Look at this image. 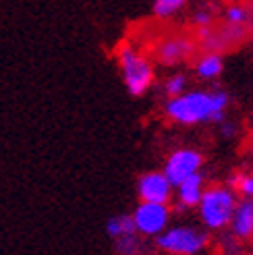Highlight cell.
<instances>
[{"instance_id":"1","label":"cell","mask_w":253,"mask_h":255,"mask_svg":"<svg viewBox=\"0 0 253 255\" xmlns=\"http://www.w3.org/2000/svg\"><path fill=\"white\" fill-rule=\"evenodd\" d=\"M231 106V94L226 89H187L185 94L170 98L162 104L164 117L168 123L179 127L220 125L226 121Z\"/></svg>"},{"instance_id":"2","label":"cell","mask_w":253,"mask_h":255,"mask_svg":"<svg viewBox=\"0 0 253 255\" xmlns=\"http://www.w3.org/2000/svg\"><path fill=\"white\" fill-rule=\"evenodd\" d=\"M237 193L226 183H212L206 185L201 199L197 203V218L201 222V228L208 233H222L229 228L233 212L237 208Z\"/></svg>"},{"instance_id":"3","label":"cell","mask_w":253,"mask_h":255,"mask_svg":"<svg viewBox=\"0 0 253 255\" xmlns=\"http://www.w3.org/2000/svg\"><path fill=\"white\" fill-rule=\"evenodd\" d=\"M117 65L121 71L123 83L133 98H141L149 92L156 81V71L151 60L137 50L133 44H121L117 50Z\"/></svg>"},{"instance_id":"4","label":"cell","mask_w":253,"mask_h":255,"mask_svg":"<svg viewBox=\"0 0 253 255\" xmlns=\"http://www.w3.org/2000/svg\"><path fill=\"white\" fill-rule=\"evenodd\" d=\"M210 233L193 224H170L160 237L154 239V247L164 255H199L210 247Z\"/></svg>"},{"instance_id":"5","label":"cell","mask_w":253,"mask_h":255,"mask_svg":"<svg viewBox=\"0 0 253 255\" xmlns=\"http://www.w3.org/2000/svg\"><path fill=\"white\" fill-rule=\"evenodd\" d=\"M131 216H133L137 235L154 241L172 224L174 212H172V203L168 206V203H143V201H139L137 208L131 212Z\"/></svg>"},{"instance_id":"6","label":"cell","mask_w":253,"mask_h":255,"mask_svg":"<svg viewBox=\"0 0 253 255\" xmlns=\"http://www.w3.org/2000/svg\"><path fill=\"white\" fill-rule=\"evenodd\" d=\"M201 168H204V154L197 147L183 145V147L172 149L168 154V158L164 160L162 172L170 181V185L176 187L183 181H187L189 176L199 174Z\"/></svg>"},{"instance_id":"7","label":"cell","mask_w":253,"mask_h":255,"mask_svg":"<svg viewBox=\"0 0 253 255\" xmlns=\"http://www.w3.org/2000/svg\"><path fill=\"white\" fill-rule=\"evenodd\" d=\"M135 193L143 203H168L174 197V187L162 170H147L137 176Z\"/></svg>"},{"instance_id":"8","label":"cell","mask_w":253,"mask_h":255,"mask_svg":"<svg viewBox=\"0 0 253 255\" xmlns=\"http://www.w3.org/2000/svg\"><path fill=\"white\" fill-rule=\"evenodd\" d=\"M193 52H195V42L189 35H183V33L164 35L162 40L154 46V56L164 67L181 65V62L191 58Z\"/></svg>"},{"instance_id":"9","label":"cell","mask_w":253,"mask_h":255,"mask_svg":"<svg viewBox=\"0 0 253 255\" xmlns=\"http://www.w3.org/2000/svg\"><path fill=\"white\" fill-rule=\"evenodd\" d=\"M204 189H206V176H204V172L189 176L187 181H183L181 185H176L174 187V206H172V212L181 214V212L195 210L199 199H201V193H204Z\"/></svg>"},{"instance_id":"10","label":"cell","mask_w":253,"mask_h":255,"mask_svg":"<svg viewBox=\"0 0 253 255\" xmlns=\"http://www.w3.org/2000/svg\"><path fill=\"white\" fill-rule=\"evenodd\" d=\"M231 235L243 243L253 239V199H239L229 224Z\"/></svg>"},{"instance_id":"11","label":"cell","mask_w":253,"mask_h":255,"mask_svg":"<svg viewBox=\"0 0 253 255\" xmlns=\"http://www.w3.org/2000/svg\"><path fill=\"white\" fill-rule=\"evenodd\" d=\"M195 75L201 81H216L224 71V56L222 52H204L193 65Z\"/></svg>"},{"instance_id":"12","label":"cell","mask_w":253,"mask_h":255,"mask_svg":"<svg viewBox=\"0 0 253 255\" xmlns=\"http://www.w3.org/2000/svg\"><path fill=\"white\" fill-rule=\"evenodd\" d=\"M222 21L226 27H235V29H245L253 23V10L245 4V2H239V0H233L224 6L222 10Z\"/></svg>"},{"instance_id":"13","label":"cell","mask_w":253,"mask_h":255,"mask_svg":"<svg viewBox=\"0 0 253 255\" xmlns=\"http://www.w3.org/2000/svg\"><path fill=\"white\" fill-rule=\"evenodd\" d=\"M216 17H218L216 2H212V0H201V2H197L193 6L191 15H189V21H191V25H195V27H199V29H208V27L214 25Z\"/></svg>"},{"instance_id":"14","label":"cell","mask_w":253,"mask_h":255,"mask_svg":"<svg viewBox=\"0 0 253 255\" xmlns=\"http://www.w3.org/2000/svg\"><path fill=\"white\" fill-rule=\"evenodd\" d=\"M147 239L141 235H126L121 239H115V253L117 255H147Z\"/></svg>"},{"instance_id":"15","label":"cell","mask_w":253,"mask_h":255,"mask_svg":"<svg viewBox=\"0 0 253 255\" xmlns=\"http://www.w3.org/2000/svg\"><path fill=\"white\" fill-rule=\"evenodd\" d=\"M106 233L108 237L115 241L126 235H135V222H133V216L131 214H117L106 222Z\"/></svg>"},{"instance_id":"16","label":"cell","mask_w":253,"mask_h":255,"mask_svg":"<svg viewBox=\"0 0 253 255\" xmlns=\"http://www.w3.org/2000/svg\"><path fill=\"white\" fill-rule=\"evenodd\" d=\"M191 2V0H154L151 12L156 19H172Z\"/></svg>"},{"instance_id":"17","label":"cell","mask_w":253,"mask_h":255,"mask_svg":"<svg viewBox=\"0 0 253 255\" xmlns=\"http://www.w3.org/2000/svg\"><path fill=\"white\" fill-rule=\"evenodd\" d=\"M229 187L241 199H253V174L251 172H235L229 181Z\"/></svg>"},{"instance_id":"18","label":"cell","mask_w":253,"mask_h":255,"mask_svg":"<svg viewBox=\"0 0 253 255\" xmlns=\"http://www.w3.org/2000/svg\"><path fill=\"white\" fill-rule=\"evenodd\" d=\"M187 85H189V79H187L185 73H172V75H168V77L164 79L162 94L166 96V100L176 98V96H181V94L187 92Z\"/></svg>"},{"instance_id":"19","label":"cell","mask_w":253,"mask_h":255,"mask_svg":"<svg viewBox=\"0 0 253 255\" xmlns=\"http://www.w3.org/2000/svg\"><path fill=\"white\" fill-rule=\"evenodd\" d=\"M218 129H220V135H222L224 139H233V137L239 133V127H237L233 121H222V123L218 125Z\"/></svg>"},{"instance_id":"20","label":"cell","mask_w":253,"mask_h":255,"mask_svg":"<svg viewBox=\"0 0 253 255\" xmlns=\"http://www.w3.org/2000/svg\"><path fill=\"white\" fill-rule=\"evenodd\" d=\"M251 121H253V114H251Z\"/></svg>"},{"instance_id":"21","label":"cell","mask_w":253,"mask_h":255,"mask_svg":"<svg viewBox=\"0 0 253 255\" xmlns=\"http://www.w3.org/2000/svg\"><path fill=\"white\" fill-rule=\"evenodd\" d=\"M239 255H241V253H239Z\"/></svg>"}]
</instances>
